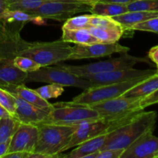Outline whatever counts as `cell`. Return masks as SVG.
I'll return each mask as SVG.
<instances>
[{"label":"cell","mask_w":158,"mask_h":158,"mask_svg":"<svg viewBox=\"0 0 158 158\" xmlns=\"http://www.w3.org/2000/svg\"><path fill=\"white\" fill-rule=\"evenodd\" d=\"M29 82L53 83L62 86H74L87 89L94 85L86 79L75 75L61 66H42L38 70L27 73L26 83Z\"/></svg>","instance_id":"obj_5"},{"label":"cell","mask_w":158,"mask_h":158,"mask_svg":"<svg viewBox=\"0 0 158 158\" xmlns=\"http://www.w3.org/2000/svg\"><path fill=\"white\" fill-rule=\"evenodd\" d=\"M39 137V129L36 125L20 123L9 143L8 153L27 152L35 151Z\"/></svg>","instance_id":"obj_14"},{"label":"cell","mask_w":158,"mask_h":158,"mask_svg":"<svg viewBox=\"0 0 158 158\" xmlns=\"http://www.w3.org/2000/svg\"><path fill=\"white\" fill-rule=\"evenodd\" d=\"M37 94L44 100H49L60 97L64 92L63 86L53 83H48V85L41 86L35 89Z\"/></svg>","instance_id":"obj_28"},{"label":"cell","mask_w":158,"mask_h":158,"mask_svg":"<svg viewBox=\"0 0 158 158\" xmlns=\"http://www.w3.org/2000/svg\"><path fill=\"white\" fill-rule=\"evenodd\" d=\"M148 58L158 66V45L150 49L148 52Z\"/></svg>","instance_id":"obj_36"},{"label":"cell","mask_w":158,"mask_h":158,"mask_svg":"<svg viewBox=\"0 0 158 158\" xmlns=\"http://www.w3.org/2000/svg\"><path fill=\"white\" fill-rule=\"evenodd\" d=\"M91 5L78 0H56L46 2L35 10L28 13L35 18L66 21L75 14L89 12Z\"/></svg>","instance_id":"obj_8"},{"label":"cell","mask_w":158,"mask_h":158,"mask_svg":"<svg viewBox=\"0 0 158 158\" xmlns=\"http://www.w3.org/2000/svg\"><path fill=\"white\" fill-rule=\"evenodd\" d=\"M140 63H150V61L145 57L134 56L128 54V52H125L122 53L120 56L105 61L96 62V63L82 65V66L64 65L61 66V67L75 75L81 77L88 74L100 73L110 72L117 69H129V68H133L134 65Z\"/></svg>","instance_id":"obj_6"},{"label":"cell","mask_w":158,"mask_h":158,"mask_svg":"<svg viewBox=\"0 0 158 158\" xmlns=\"http://www.w3.org/2000/svg\"><path fill=\"white\" fill-rule=\"evenodd\" d=\"M71 52L72 46L63 40L29 43L22 39L17 47L15 56L29 57L42 67L68 60Z\"/></svg>","instance_id":"obj_2"},{"label":"cell","mask_w":158,"mask_h":158,"mask_svg":"<svg viewBox=\"0 0 158 158\" xmlns=\"http://www.w3.org/2000/svg\"><path fill=\"white\" fill-rule=\"evenodd\" d=\"M36 19L28 12L6 10L0 15V43L18 44L22 39L20 32L25 25Z\"/></svg>","instance_id":"obj_10"},{"label":"cell","mask_w":158,"mask_h":158,"mask_svg":"<svg viewBox=\"0 0 158 158\" xmlns=\"http://www.w3.org/2000/svg\"><path fill=\"white\" fill-rule=\"evenodd\" d=\"M130 48L122 46L118 42L114 43H97L93 44H75L72 46V52L68 60H85L107 56L114 53H125Z\"/></svg>","instance_id":"obj_12"},{"label":"cell","mask_w":158,"mask_h":158,"mask_svg":"<svg viewBox=\"0 0 158 158\" xmlns=\"http://www.w3.org/2000/svg\"><path fill=\"white\" fill-rule=\"evenodd\" d=\"M156 74L158 75V66H157V69H156Z\"/></svg>","instance_id":"obj_43"},{"label":"cell","mask_w":158,"mask_h":158,"mask_svg":"<svg viewBox=\"0 0 158 158\" xmlns=\"http://www.w3.org/2000/svg\"><path fill=\"white\" fill-rule=\"evenodd\" d=\"M155 73L156 69H137L133 67L129 69H117L110 72L88 74L81 76V77L90 81L94 86H97L125 82L139 77H150Z\"/></svg>","instance_id":"obj_13"},{"label":"cell","mask_w":158,"mask_h":158,"mask_svg":"<svg viewBox=\"0 0 158 158\" xmlns=\"http://www.w3.org/2000/svg\"><path fill=\"white\" fill-rule=\"evenodd\" d=\"M37 144L34 152L46 155L48 158L61 157L65 147L69 143L77 125H58L40 123Z\"/></svg>","instance_id":"obj_3"},{"label":"cell","mask_w":158,"mask_h":158,"mask_svg":"<svg viewBox=\"0 0 158 158\" xmlns=\"http://www.w3.org/2000/svg\"><path fill=\"white\" fill-rule=\"evenodd\" d=\"M89 12L93 15H103V16L114 17L122 15L128 12L127 5L118 4L114 2H98L91 5Z\"/></svg>","instance_id":"obj_24"},{"label":"cell","mask_w":158,"mask_h":158,"mask_svg":"<svg viewBox=\"0 0 158 158\" xmlns=\"http://www.w3.org/2000/svg\"><path fill=\"white\" fill-rule=\"evenodd\" d=\"M102 118L99 113L86 104L77 102L52 103L44 123L58 125H78L83 122Z\"/></svg>","instance_id":"obj_4"},{"label":"cell","mask_w":158,"mask_h":158,"mask_svg":"<svg viewBox=\"0 0 158 158\" xmlns=\"http://www.w3.org/2000/svg\"><path fill=\"white\" fill-rule=\"evenodd\" d=\"M158 89V75L154 74L127 91L122 96L143 99Z\"/></svg>","instance_id":"obj_21"},{"label":"cell","mask_w":158,"mask_h":158,"mask_svg":"<svg viewBox=\"0 0 158 158\" xmlns=\"http://www.w3.org/2000/svg\"><path fill=\"white\" fill-rule=\"evenodd\" d=\"M12 62H13V64L20 70L27 73L38 70L41 67L33 60L29 57L24 56H15Z\"/></svg>","instance_id":"obj_29"},{"label":"cell","mask_w":158,"mask_h":158,"mask_svg":"<svg viewBox=\"0 0 158 158\" xmlns=\"http://www.w3.org/2000/svg\"><path fill=\"white\" fill-rule=\"evenodd\" d=\"M29 153L27 152H12L7 153L3 158H29Z\"/></svg>","instance_id":"obj_37"},{"label":"cell","mask_w":158,"mask_h":158,"mask_svg":"<svg viewBox=\"0 0 158 158\" xmlns=\"http://www.w3.org/2000/svg\"><path fill=\"white\" fill-rule=\"evenodd\" d=\"M128 11L158 12V0H137L127 5Z\"/></svg>","instance_id":"obj_30"},{"label":"cell","mask_w":158,"mask_h":158,"mask_svg":"<svg viewBox=\"0 0 158 158\" xmlns=\"http://www.w3.org/2000/svg\"><path fill=\"white\" fill-rule=\"evenodd\" d=\"M62 30H63L62 40L66 43H73L75 44L81 45L100 43V41L91 34L88 29H62Z\"/></svg>","instance_id":"obj_23"},{"label":"cell","mask_w":158,"mask_h":158,"mask_svg":"<svg viewBox=\"0 0 158 158\" xmlns=\"http://www.w3.org/2000/svg\"><path fill=\"white\" fill-rule=\"evenodd\" d=\"M132 29L134 31L139 30L158 33V16L151 19L143 22V23H138V24L133 26Z\"/></svg>","instance_id":"obj_33"},{"label":"cell","mask_w":158,"mask_h":158,"mask_svg":"<svg viewBox=\"0 0 158 158\" xmlns=\"http://www.w3.org/2000/svg\"><path fill=\"white\" fill-rule=\"evenodd\" d=\"M13 117L6 108L0 104V118H3V117Z\"/></svg>","instance_id":"obj_40"},{"label":"cell","mask_w":158,"mask_h":158,"mask_svg":"<svg viewBox=\"0 0 158 158\" xmlns=\"http://www.w3.org/2000/svg\"><path fill=\"white\" fill-rule=\"evenodd\" d=\"M9 143H10V140L4 142V143H0V158H3L8 153Z\"/></svg>","instance_id":"obj_38"},{"label":"cell","mask_w":158,"mask_h":158,"mask_svg":"<svg viewBox=\"0 0 158 158\" xmlns=\"http://www.w3.org/2000/svg\"><path fill=\"white\" fill-rule=\"evenodd\" d=\"M90 26L97 27H114L120 26L112 17L103 16V15H93L90 18Z\"/></svg>","instance_id":"obj_32"},{"label":"cell","mask_w":158,"mask_h":158,"mask_svg":"<svg viewBox=\"0 0 158 158\" xmlns=\"http://www.w3.org/2000/svg\"><path fill=\"white\" fill-rule=\"evenodd\" d=\"M157 103H158V89L156 91H154L153 94H150L149 96L142 99L141 101H140V107L144 110L148 106L157 104Z\"/></svg>","instance_id":"obj_35"},{"label":"cell","mask_w":158,"mask_h":158,"mask_svg":"<svg viewBox=\"0 0 158 158\" xmlns=\"http://www.w3.org/2000/svg\"><path fill=\"white\" fill-rule=\"evenodd\" d=\"M121 158H158V137L148 132L124 150Z\"/></svg>","instance_id":"obj_15"},{"label":"cell","mask_w":158,"mask_h":158,"mask_svg":"<svg viewBox=\"0 0 158 158\" xmlns=\"http://www.w3.org/2000/svg\"><path fill=\"white\" fill-rule=\"evenodd\" d=\"M6 90L12 93V94H15V95L19 97L25 101L39 106V107L50 108L52 106V103H49L48 100L42 98L37 94L35 89H29V88L26 87L24 84L19 85L16 86H12V87L8 88Z\"/></svg>","instance_id":"obj_20"},{"label":"cell","mask_w":158,"mask_h":158,"mask_svg":"<svg viewBox=\"0 0 158 158\" xmlns=\"http://www.w3.org/2000/svg\"><path fill=\"white\" fill-rule=\"evenodd\" d=\"M88 29L100 43H117L124 33V29L121 26L114 27H97L90 26Z\"/></svg>","instance_id":"obj_22"},{"label":"cell","mask_w":158,"mask_h":158,"mask_svg":"<svg viewBox=\"0 0 158 158\" xmlns=\"http://www.w3.org/2000/svg\"><path fill=\"white\" fill-rule=\"evenodd\" d=\"M15 100V110L14 117L21 123L37 125L43 123L49 114L50 108H41L25 101L13 94Z\"/></svg>","instance_id":"obj_16"},{"label":"cell","mask_w":158,"mask_h":158,"mask_svg":"<svg viewBox=\"0 0 158 158\" xmlns=\"http://www.w3.org/2000/svg\"><path fill=\"white\" fill-rule=\"evenodd\" d=\"M51 1L56 0H8V9L29 12Z\"/></svg>","instance_id":"obj_26"},{"label":"cell","mask_w":158,"mask_h":158,"mask_svg":"<svg viewBox=\"0 0 158 158\" xmlns=\"http://www.w3.org/2000/svg\"><path fill=\"white\" fill-rule=\"evenodd\" d=\"M12 60L0 58V87L5 89L26 83L27 73L17 68Z\"/></svg>","instance_id":"obj_17"},{"label":"cell","mask_w":158,"mask_h":158,"mask_svg":"<svg viewBox=\"0 0 158 158\" xmlns=\"http://www.w3.org/2000/svg\"><path fill=\"white\" fill-rule=\"evenodd\" d=\"M135 113L127 116V117H123V118H100L98 120H89V121L80 123V124L77 125V129L73 134L69 143L65 147L63 152L70 149V148L78 146L79 144L86 141V140L110 132L112 130L117 127L119 125L123 123L125 120H127L131 116H132Z\"/></svg>","instance_id":"obj_9"},{"label":"cell","mask_w":158,"mask_h":158,"mask_svg":"<svg viewBox=\"0 0 158 158\" xmlns=\"http://www.w3.org/2000/svg\"><path fill=\"white\" fill-rule=\"evenodd\" d=\"M0 104L14 117L15 110V97L13 94L2 87H0Z\"/></svg>","instance_id":"obj_31"},{"label":"cell","mask_w":158,"mask_h":158,"mask_svg":"<svg viewBox=\"0 0 158 158\" xmlns=\"http://www.w3.org/2000/svg\"><path fill=\"white\" fill-rule=\"evenodd\" d=\"M124 150L122 149H105L100 150L93 154L94 158H121Z\"/></svg>","instance_id":"obj_34"},{"label":"cell","mask_w":158,"mask_h":158,"mask_svg":"<svg viewBox=\"0 0 158 158\" xmlns=\"http://www.w3.org/2000/svg\"><path fill=\"white\" fill-rule=\"evenodd\" d=\"M8 10V0H0V15Z\"/></svg>","instance_id":"obj_41"},{"label":"cell","mask_w":158,"mask_h":158,"mask_svg":"<svg viewBox=\"0 0 158 158\" xmlns=\"http://www.w3.org/2000/svg\"><path fill=\"white\" fill-rule=\"evenodd\" d=\"M20 123L15 117L0 118V143L10 140Z\"/></svg>","instance_id":"obj_25"},{"label":"cell","mask_w":158,"mask_h":158,"mask_svg":"<svg viewBox=\"0 0 158 158\" xmlns=\"http://www.w3.org/2000/svg\"><path fill=\"white\" fill-rule=\"evenodd\" d=\"M141 100V98L120 96L89 106L97 110L102 118L119 119L143 110L140 107Z\"/></svg>","instance_id":"obj_11"},{"label":"cell","mask_w":158,"mask_h":158,"mask_svg":"<svg viewBox=\"0 0 158 158\" xmlns=\"http://www.w3.org/2000/svg\"><path fill=\"white\" fill-rule=\"evenodd\" d=\"M91 15H82L79 16L70 17L65 21L63 29H88L90 26Z\"/></svg>","instance_id":"obj_27"},{"label":"cell","mask_w":158,"mask_h":158,"mask_svg":"<svg viewBox=\"0 0 158 158\" xmlns=\"http://www.w3.org/2000/svg\"><path fill=\"white\" fill-rule=\"evenodd\" d=\"M137 1V0H100V2H114V3H118V4H124V5H129L130 3L134 2Z\"/></svg>","instance_id":"obj_39"},{"label":"cell","mask_w":158,"mask_h":158,"mask_svg":"<svg viewBox=\"0 0 158 158\" xmlns=\"http://www.w3.org/2000/svg\"><path fill=\"white\" fill-rule=\"evenodd\" d=\"M107 134L97 136V137L83 142L78 146L76 147L75 149L73 150L69 154L63 155V157L86 158L87 156L98 152L100 150H102V148L104 146Z\"/></svg>","instance_id":"obj_18"},{"label":"cell","mask_w":158,"mask_h":158,"mask_svg":"<svg viewBox=\"0 0 158 158\" xmlns=\"http://www.w3.org/2000/svg\"><path fill=\"white\" fill-rule=\"evenodd\" d=\"M157 119L156 111L143 110L135 113L108 133L106 143L102 150L127 149L142 135L148 132H154Z\"/></svg>","instance_id":"obj_1"},{"label":"cell","mask_w":158,"mask_h":158,"mask_svg":"<svg viewBox=\"0 0 158 158\" xmlns=\"http://www.w3.org/2000/svg\"><path fill=\"white\" fill-rule=\"evenodd\" d=\"M158 16V12L151 11H128L126 13L117 16L113 17L122 27L124 31L133 30V26L138 23H143L145 21L155 18Z\"/></svg>","instance_id":"obj_19"},{"label":"cell","mask_w":158,"mask_h":158,"mask_svg":"<svg viewBox=\"0 0 158 158\" xmlns=\"http://www.w3.org/2000/svg\"><path fill=\"white\" fill-rule=\"evenodd\" d=\"M79 1L83 2L88 3V4L93 5V4H94V3H96V2H100V0H79Z\"/></svg>","instance_id":"obj_42"},{"label":"cell","mask_w":158,"mask_h":158,"mask_svg":"<svg viewBox=\"0 0 158 158\" xmlns=\"http://www.w3.org/2000/svg\"><path fill=\"white\" fill-rule=\"evenodd\" d=\"M148 77H139L125 82L93 86L87 89H84L82 94L74 97L73 101L83 104L91 105L110 99L116 98L122 96L131 88L140 83Z\"/></svg>","instance_id":"obj_7"}]
</instances>
